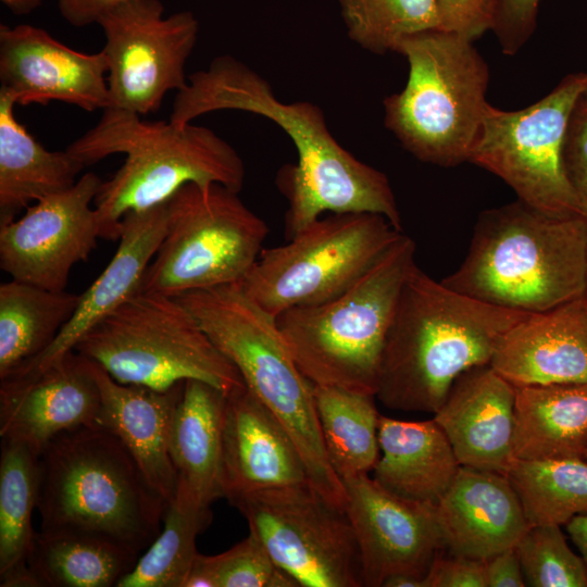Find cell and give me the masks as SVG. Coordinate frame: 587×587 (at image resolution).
<instances>
[{
	"instance_id": "obj_41",
	"label": "cell",
	"mask_w": 587,
	"mask_h": 587,
	"mask_svg": "<svg viewBox=\"0 0 587 587\" xmlns=\"http://www.w3.org/2000/svg\"><path fill=\"white\" fill-rule=\"evenodd\" d=\"M425 578L427 587H486L484 561L450 553L440 552Z\"/></svg>"
},
{
	"instance_id": "obj_20",
	"label": "cell",
	"mask_w": 587,
	"mask_h": 587,
	"mask_svg": "<svg viewBox=\"0 0 587 587\" xmlns=\"http://www.w3.org/2000/svg\"><path fill=\"white\" fill-rule=\"evenodd\" d=\"M515 387L488 364L453 382L434 420L463 466L507 475L515 461Z\"/></svg>"
},
{
	"instance_id": "obj_47",
	"label": "cell",
	"mask_w": 587,
	"mask_h": 587,
	"mask_svg": "<svg viewBox=\"0 0 587 587\" xmlns=\"http://www.w3.org/2000/svg\"><path fill=\"white\" fill-rule=\"evenodd\" d=\"M582 99L587 103V83H586V86H585V89L582 93Z\"/></svg>"
},
{
	"instance_id": "obj_13",
	"label": "cell",
	"mask_w": 587,
	"mask_h": 587,
	"mask_svg": "<svg viewBox=\"0 0 587 587\" xmlns=\"http://www.w3.org/2000/svg\"><path fill=\"white\" fill-rule=\"evenodd\" d=\"M230 504L275 565L299 586H363L359 546L346 511L310 483L253 492Z\"/></svg>"
},
{
	"instance_id": "obj_4",
	"label": "cell",
	"mask_w": 587,
	"mask_h": 587,
	"mask_svg": "<svg viewBox=\"0 0 587 587\" xmlns=\"http://www.w3.org/2000/svg\"><path fill=\"white\" fill-rule=\"evenodd\" d=\"M66 150L85 166L124 153L123 165L103 180L93 201L100 238L118 240L125 214L166 202L182 186L221 184L239 192L245 165L212 129L147 122L135 112L107 108L100 121Z\"/></svg>"
},
{
	"instance_id": "obj_29",
	"label": "cell",
	"mask_w": 587,
	"mask_h": 587,
	"mask_svg": "<svg viewBox=\"0 0 587 587\" xmlns=\"http://www.w3.org/2000/svg\"><path fill=\"white\" fill-rule=\"evenodd\" d=\"M140 554L108 538L72 532H36L28 567L38 587H112Z\"/></svg>"
},
{
	"instance_id": "obj_28",
	"label": "cell",
	"mask_w": 587,
	"mask_h": 587,
	"mask_svg": "<svg viewBox=\"0 0 587 587\" xmlns=\"http://www.w3.org/2000/svg\"><path fill=\"white\" fill-rule=\"evenodd\" d=\"M515 460L587 457V384L515 387Z\"/></svg>"
},
{
	"instance_id": "obj_36",
	"label": "cell",
	"mask_w": 587,
	"mask_h": 587,
	"mask_svg": "<svg viewBox=\"0 0 587 587\" xmlns=\"http://www.w3.org/2000/svg\"><path fill=\"white\" fill-rule=\"evenodd\" d=\"M193 587H298L251 534L216 554L198 553L188 575Z\"/></svg>"
},
{
	"instance_id": "obj_15",
	"label": "cell",
	"mask_w": 587,
	"mask_h": 587,
	"mask_svg": "<svg viewBox=\"0 0 587 587\" xmlns=\"http://www.w3.org/2000/svg\"><path fill=\"white\" fill-rule=\"evenodd\" d=\"M103 180L85 173L70 189L27 207L23 216L0 225V268L12 279L65 290L72 267L85 261L100 238L91 202Z\"/></svg>"
},
{
	"instance_id": "obj_18",
	"label": "cell",
	"mask_w": 587,
	"mask_h": 587,
	"mask_svg": "<svg viewBox=\"0 0 587 587\" xmlns=\"http://www.w3.org/2000/svg\"><path fill=\"white\" fill-rule=\"evenodd\" d=\"M107 59L76 51L32 25L0 26V80L16 104L61 101L92 112L109 107Z\"/></svg>"
},
{
	"instance_id": "obj_2",
	"label": "cell",
	"mask_w": 587,
	"mask_h": 587,
	"mask_svg": "<svg viewBox=\"0 0 587 587\" xmlns=\"http://www.w3.org/2000/svg\"><path fill=\"white\" fill-rule=\"evenodd\" d=\"M528 314L459 294L415 264L385 338L375 397L392 410L434 414L457 377L488 364L498 340Z\"/></svg>"
},
{
	"instance_id": "obj_32",
	"label": "cell",
	"mask_w": 587,
	"mask_h": 587,
	"mask_svg": "<svg viewBox=\"0 0 587 587\" xmlns=\"http://www.w3.org/2000/svg\"><path fill=\"white\" fill-rule=\"evenodd\" d=\"M313 392L328 460L341 480L369 474L379 459L374 395L314 385Z\"/></svg>"
},
{
	"instance_id": "obj_45",
	"label": "cell",
	"mask_w": 587,
	"mask_h": 587,
	"mask_svg": "<svg viewBox=\"0 0 587 587\" xmlns=\"http://www.w3.org/2000/svg\"><path fill=\"white\" fill-rule=\"evenodd\" d=\"M382 587H427L425 576L398 574L388 577Z\"/></svg>"
},
{
	"instance_id": "obj_25",
	"label": "cell",
	"mask_w": 587,
	"mask_h": 587,
	"mask_svg": "<svg viewBox=\"0 0 587 587\" xmlns=\"http://www.w3.org/2000/svg\"><path fill=\"white\" fill-rule=\"evenodd\" d=\"M378 444L382 455L373 479L409 500L436 504L460 467L448 437L434 419L401 421L379 414Z\"/></svg>"
},
{
	"instance_id": "obj_12",
	"label": "cell",
	"mask_w": 587,
	"mask_h": 587,
	"mask_svg": "<svg viewBox=\"0 0 587 587\" xmlns=\"http://www.w3.org/2000/svg\"><path fill=\"white\" fill-rule=\"evenodd\" d=\"M586 83L587 73L570 74L546 97L517 111L488 103L469 162L500 177L533 208L583 216L562 153L571 114Z\"/></svg>"
},
{
	"instance_id": "obj_37",
	"label": "cell",
	"mask_w": 587,
	"mask_h": 587,
	"mask_svg": "<svg viewBox=\"0 0 587 587\" xmlns=\"http://www.w3.org/2000/svg\"><path fill=\"white\" fill-rule=\"evenodd\" d=\"M526 586L587 587V567L560 525H532L515 546Z\"/></svg>"
},
{
	"instance_id": "obj_5",
	"label": "cell",
	"mask_w": 587,
	"mask_h": 587,
	"mask_svg": "<svg viewBox=\"0 0 587 587\" xmlns=\"http://www.w3.org/2000/svg\"><path fill=\"white\" fill-rule=\"evenodd\" d=\"M166 508L101 425L64 432L39 455L40 530L97 535L141 554L161 532Z\"/></svg>"
},
{
	"instance_id": "obj_17",
	"label": "cell",
	"mask_w": 587,
	"mask_h": 587,
	"mask_svg": "<svg viewBox=\"0 0 587 587\" xmlns=\"http://www.w3.org/2000/svg\"><path fill=\"white\" fill-rule=\"evenodd\" d=\"M101 425V392L92 362L73 350L36 374L0 380L1 439L40 455L58 435Z\"/></svg>"
},
{
	"instance_id": "obj_10",
	"label": "cell",
	"mask_w": 587,
	"mask_h": 587,
	"mask_svg": "<svg viewBox=\"0 0 587 587\" xmlns=\"http://www.w3.org/2000/svg\"><path fill=\"white\" fill-rule=\"evenodd\" d=\"M221 184L182 186L167 202L166 232L140 291L167 297L241 284L258 260L267 224Z\"/></svg>"
},
{
	"instance_id": "obj_33",
	"label": "cell",
	"mask_w": 587,
	"mask_h": 587,
	"mask_svg": "<svg viewBox=\"0 0 587 587\" xmlns=\"http://www.w3.org/2000/svg\"><path fill=\"white\" fill-rule=\"evenodd\" d=\"M212 521L210 505L177 484L162 529L116 587H184L199 553L196 541Z\"/></svg>"
},
{
	"instance_id": "obj_43",
	"label": "cell",
	"mask_w": 587,
	"mask_h": 587,
	"mask_svg": "<svg viewBox=\"0 0 587 587\" xmlns=\"http://www.w3.org/2000/svg\"><path fill=\"white\" fill-rule=\"evenodd\" d=\"M135 0H57L61 15L73 26L98 23L113 9Z\"/></svg>"
},
{
	"instance_id": "obj_30",
	"label": "cell",
	"mask_w": 587,
	"mask_h": 587,
	"mask_svg": "<svg viewBox=\"0 0 587 587\" xmlns=\"http://www.w3.org/2000/svg\"><path fill=\"white\" fill-rule=\"evenodd\" d=\"M79 297L15 279L0 285V379L51 346Z\"/></svg>"
},
{
	"instance_id": "obj_21",
	"label": "cell",
	"mask_w": 587,
	"mask_h": 587,
	"mask_svg": "<svg viewBox=\"0 0 587 587\" xmlns=\"http://www.w3.org/2000/svg\"><path fill=\"white\" fill-rule=\"evenodd\" d=\"M166 225L167 202L125 214L114 255L80 295L72 317L55 340L40 355L3 379L29 376L54 363L73 351L104 317L138 294L145 272L165 235Z\"/></svg>"
},
{
	"instance_id": "obj_39",
	"label": "cell",
	"mask_w": 587,
	"mask_h": 587,
	"mask_svg": "<svg viewBox=\"0 0 587 587\" xmlns=\"http://www.w3.org/2000/svg\"><path fill=\"white\" fill-rule=\"evenodd\" d=\"M539 3L540 0H497L491 30L504 54L514 55L530 39Z\"/></svg>"
},
{
	"instance_id": "obj_14",
	"label": "cell",
	"mask_w": 587,
	"mask_h": 587,
	"mask_svg": "<svg viewBox=\"0 0 587 587\" xmlns=\"http://www.w3.org/2000/svg\"><path fill=\"white\" fill-rule=\"evenodd\" d=\"M98 24L105 36L109 107L139 115L155 112L167 91L187 86L184 68L199 34L191 11L165 17L160 0H135Z\"/></svg>"
},
{
	"instance_id": "obj_9",
	"label": "cell",
	"mask_w": 587,
	"mask_h": 587,
	"mask_svg": "<svg viewBox=\"0 0 587 587\" xmlns=\"http://www.w3.org/2000/svg\"><path fill=\"white\" fill-rule=\"evenodd\" d=\"M113 379L165 391L197 379L225 394L245 385L192 313L176 298L139 291L74 349Z\"/></svg>"
},
{
	"instance_id": "obj_31",
	"label": "cell",
	"mask_w": 587,
	"mask_h": 587,
	"mask_svg": "<svg viewBox=\"0 0 587 587\" xmlns=\"http://www.w3.org/2000/svg\"><path fill=\"white\" fill-rule=\"evenodd\" d=\"M39 455L27 446L1 440L0 455V586L38 587L28 567L36 532Z\"/></svg>"
},
{
	"instance_id": "obj_26",
	"label": "cell",
	"mask_w": 587,
	"mask_h": 587,
	"mask_svg": "<svg viewBox=\"0 0 587 587\" xmlns=\"http://www.w3.org/2000/svg\"><path fill=\"white\" fill-rule=\"evenodd\" d=\"M13 96L0 88V225L48 196L73 187L85 165L66 149L49 151L20 124Z\"/></svg>"
},
{
	"instance_id": "obj_42",
	"label": "cell",
	"mask_w": 587,
	"mask_h": 587,
	"mask_svg": "<svg viewBox=\"0 0 587 587\" xmlns=\"http://www.w3.org/2000/svg\"><path fill=\"white\" fill-rule=\"evenodd\" d=\"M486 587L526 586L515 547L484 561Z\"/></svg>"
},
{
	"instance_id": "obj_19",
	"label": "cell",
	"mask_w": 587,
	"mask_h": 587,
	"mask_svg": "<svg viewBox=\"0 0 587 587\" xmlns=\"http://www.w3.org/2000/svg\"><path fill=\"white\" fill-rule=\"evenodd\" d=\"M221 473L229 503L253 492L310 483L292 439L246 384L226 394Z\"/></svg>"
},
{
	"instance_id": "obj_48",
	"label": "cell",
	"mask_w": 587,
	"mask_h": 587,
	"mask_svg": "<svg viewBox=\"0 0 587 587\" xmlns=\"http://www.w3.org/2000/svg\"><path fill=\"white\" fill-rule=\"evenodd\" d=\"M585 299L587 301V287H586V292H585Z\"/></svg>"
},
{
	"instance_id": "obj_35",
	"label": "cell",
	"mask_w": 587,
	"mask_h": 587,
	"mask_svg": "<svg viewBox=\"0 0 587 587\" xmlns=\"http://www.w3.org/2000/svg\"><path fill=\"white\" fill-rule=\"evenodd\" d=\"M349 38L361 48L385 54L407 36L440 28L435 0H338Z\"/></svg>"
},
{
	"instance_id": "obj_49",
	"label": "cell",
	"mask_w": 587,
	"mask_h": 587,
	"mask_svg": "<svg viewBox=\"0 0 587 587\" xmlns=\"http://www.w3.org/2000/svg\"><path fill=\"white\" fill-rule=\"evenodd\" d=\"M585 460L587 461V457H586V459H585Z\"/></svg>"
},
{
	"instance_id": "obj_38",
	"label": "cell",
	"mask_w": 587,
	"mask_h": 587,
	"mask_svg": "<svg viewBox=\"0 0 587 587\" xmlns=\"http://www.w3.org/2000/svg\"><path fill=\"white\" fill-rule=\"evenodd\" d=\"M562 159L566 179L587 221V103L582 96L570 117Z\"/></svg>"
},
{
	"instance_id": "obj_34",
	"label": "cell",
	"mask_w": 587,
	"mask_h": 587,
	"mask_svg": "<svg viewBox=\"0 0 587 587\" xmlns=\"http://www.w3.org/2000/svg\"><path fill=\"white\" fill-rule=\"evenodd\" d=\"M507 476L529 526H565L574 516L587 514L586 460H515Z\"/></svg>"
},
{
	"instance_id": "obj_24",
	"label": "cell",
	"mask_w": 587,
	"mask_h": 587,
	"mask_svg": "<svg viewBox=\"0 0 587 587\" xmlns=\"http://www.w3.org/2000/svg\"><path fill=\"white\" fill-rule=\"evenodd\" d=\"M92 369L101 392V426L121 440L148 484L168 504L178 484L170 430L184 382L159 391L121 384L95 362Z\"/></svg>"
},
{
	"instance_id": "obj_44",
	"label": "cell",
	"mask_w": 587,
	"mask_h": 587,
	"mask_svg": "<svg viewBox=\"0 0 587 587\" xmlns=\"http://www.w3.org/2000/svg\"><path fill=\"white\" fill-rule=\"evenodd\" d=\"M565 529L587 567V514L574 516Z\"/></svg>"
},
{
	"instance_id": "obj_7",
	"label": "cell",
	"mask_w": 587,
	"mask_h": 587,
	"mask_svg": "<svg viewBox=\"0 0 587 587\" xmlns=\"http://www.w3.org/2000/svg\"><path fill=\"white\" fill-rule=\"evenodd\" d=\"M396 52L409 63L405 87L384 100L385 126L422 162H469L488 102V65L473 41L428 29L404 37Z\"/></svg>"
},
{
	"instance_id": "obj_46",
	"label": "cell",
	"mask_w": 587,
	"mask_h": 587,
	"mask_svg": "<svg viewBox=\"0 0 587 587\" xmlns=\"http://www.w3.org/2000/svg\"><path fill=\"white\" fill-rule=\"evenodd\" d=\"M16 15H25L40 7L42 0H1Z\"/></svg>"
},
{
	"instance_id": "obj_27",
	"label": "cell",
	"mask_w": 587,
	"mask_h": 587,
	"mask_svg": "<svg viewBox=\"0 0 587 587\" xmlns=\"http://www.w3.org/2000/svg\"><path fill=\"white\" fill-rule=\"evenodd\" d=\"M226 394L197 379L184 382L171 430L170 452L178 484L211 505L224 498L222 427Z\"/></svg>"
},
{
	"instance_id": "obj_22",
	"label": "cell",
	"mask_w": 587,
	"mask_h": 587,
	"mask_svg": "<svg viewBox=\"0 0 587 587\" xmlns=\"http://www.w3.org/2000/svg\"><path fill=\"white\" fill-rule=\"evenodd\" d=\"M489 364L514 387L587 384L585 296L522 319L498 340Z\"/></svg>"
},
{
	"instance_id": "obj_8",
	"label": "cell",
	"mask_w": 587,
	"mask_h": 587,
	"mask_svg": "<svg viewBox=\"0 0 587 587\" xmlns=\"http://www.w3.org/2000/svg\"><path fill=\"white\" fill-rule=\"evenodd\" d=\"M415 253V241L402 233L340 296L276 316L294 360L312 384L375 396L385 338Z\"/></svg>"
},
{
	"instance_id": "obj_3",
	"label": "cell",
	"mask_w": 587,
	"mask_h": 587,
	"mask_svg": "<svg viewBox=\"0 0 587 587\" xmlns=\"http://www.w3.org/2000/svg\"><path fill=\"white\" fill-rule=\"evenodd\" d=\"M485 303L539 313L585 296L587 221L521 200L483 211L460 266L441 279Z\"/></svg>"
},
{
	"instance_id": "obj_23",
	"label": "cell",
	"mask_w": 587,
	"mask_h": 587,
	"mask_svg": "<svg viewBox=\"0 0 587 587\" xmlns=\"http://www.w3.org/2000/svg\"><path fill=\"white\" fill-rule=\"evenodd\" d=\"M444 548L485 561L514 548L529 524L507 475L460 465L435 504Z\"/></svg>"
},
{
	"instance_id": "obj_1",
	"label": "cell",
	"mask_w": 587,
	"mask_h": 587,
	"mask_svg": "<svg viewBox=\"0 0 587 587\" xmlns=\"http://www.w3.org/2000/svg\"><path fill=\"white\" fill-rule=\"evenodd\" d=\"M239 110L277 124L292 140L298 162L285 166L278 185L288 200V238L330 213H376L401 228V214L388 177L342 148L327 128L322 110L309 101L282 102L270 84L230 55L188 76L177 91L170 122L185 126L202 114Z\"/></svg>"
},
{
	"instance_id": "obj_6",
	"label": "cell",
	"mask_w": 587,
	"mask_h": 587,
	"mask_svg": "<svg viewBox=\"0 0 587 587\" xmlns=\"http://www.w3.org/2000/svg\"><path fill=\"white\" fill-rule=\"evenodd\" d=\"M195 316L217 349L237 367L246 386L286 429L312 487L345 510L346 489L325 449L313 384L294 360L276 317L240 284L175 297Z\"/></svg>"
},
{
	"instance_id": "obj_11",
	"label": "cell",
	"mask_w": 587,
	"mask_h": 587,
	"mask_svg": "<svg viewBox=\"0 0 587 587\" xmlns=\"http://www.w3.org/2000/svg\"><path fill=\"white\" fill-rule=\"evenodd\" d=\"M401 234L380 214L332 213L262 250L240 286L275 317L323 304L364 276Z\"/></svg>"
},
{
	"instance_id": "obj_16",
	"label": "cell",
	"mask_w": 587,
	"mask_h": 587,
	"mask_svg": "<svg viewBox=\"0 0 587 587\" xmlns=\"http://www.w3.org/2000/svg\"><path fill=\"white\" fill-rule=\"evenodd\" d=\"M346 513L359 546L363 586L382 587L390 576H426L444 542L436 507L399 497L369 474L342 480Z\"/></svg>"
},
{
	"instance_id": "obj_40",
	"label": "cell",
	"mask_w": 587,
	"mask_h": 587,
	"mask_svg": "<svg viewBox=\"0 0 587 587\" xmlns=\"http://www.w3.org/2000/svg\"><path fill=\"white\" fill-rule=\"evenodd\" d=\"M440 29L472 41L491 30L497 0H435Z\"/></svg>"
}]
</instances>
